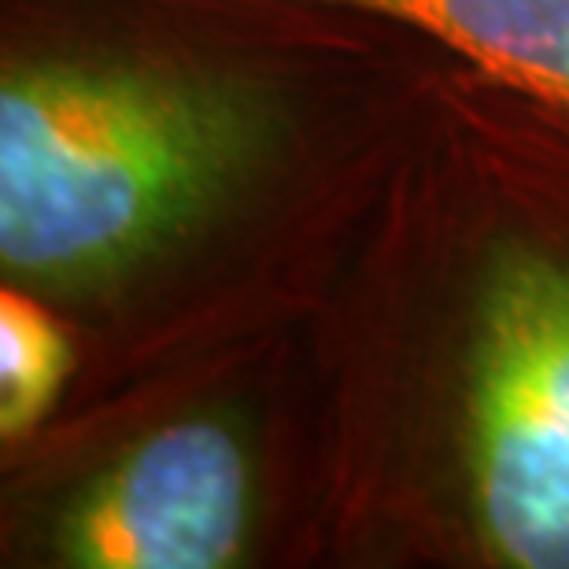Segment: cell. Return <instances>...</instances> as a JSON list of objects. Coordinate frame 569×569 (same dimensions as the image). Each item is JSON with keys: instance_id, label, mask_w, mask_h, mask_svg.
<instances>
[{"instance_id": "obj_1", "label": "cell", "mask_w": 569, "mask_h": 569, "mask_svg": "<svg viewBox=\"0 0 569 569\" xmlns=\"http://www.w3.org/2000/svg\"><path fill=\"white\" fill-rule=\"evenodd\" d=\"M274 141L237 78L38 60L0 86V267L16 281L116 278L214 211Z\"/></svg>"}, {"instance_id": "obj_2", "label": "cell", "mask_w": 569, "mask_h": 569, "mask_svg": "<svg viewBox=\"0 0 569 569\" xmlns=\"http://www.w3.org/2000/svg\"><path fill=\"white\" fill-rule=\"evenodd\" d=\"M466 470L477 537L515 569H569V267L515 248L477 307Z\"/></svg>"}, {"instance_id": "obj_3", "label": "cell", "mask_w": 569, "mask_h": 569, "mask_svg": "<svg viewBox=\"0 0 569 569\" xmlns=\"http://www.w3.org/2000/svg\"><path fill=\"white\" fill-rule=\"evenodd\" d=\"M252 526V462L233 429L186 418L122 451L52 532L78 569H222Z\"/></svg>"}, {"instance_id": "obj_4", "label": "cell", "mask_w": 569, "mask_h": 569, "mask_svg": "<svg viewBox=\"0 0 569 569\" xmlns=\"http://www.w3.org/2000/svg\"><path fill=\"white\" fill-rule=\"evenodd\" d=\"M432 33L503 82L569 108V0H333Z\"/></svg>"}, {"instance_id": "obj_5", "label": "cell", "mask_w": 569, "mask_h": 569, "mask_svg": "<svg viewBox=\"0 0 569 569\" xmlns=\"http://www.w3.org/2000/svg\"><path fill=\"white\" fill-rule=\"evenodd\" d=\"M67 373L71 345L44 307L22 289L0 292V432L19 440L52 411Z\"/></svg>"}]
</instances>
